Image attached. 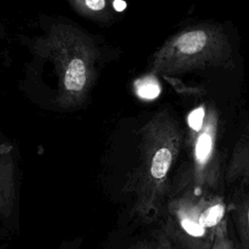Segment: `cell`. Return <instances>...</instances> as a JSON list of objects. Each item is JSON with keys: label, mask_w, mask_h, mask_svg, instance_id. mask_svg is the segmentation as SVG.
Masks as SVG:
<instances>
[{"label": "cell", "mask_w": 249, "mask_h": 249, "mask_svg": "<svg viewBox=\"0 0 249 249\" xmlns=\"http://www.w3.org/2000/svg\"><path fill=\"white\" fill-rule=\"evenodd\" d=\"M211 249H240L239 246L229 236L228 223L218 229Z\"/></svg>", "instance_id": "cell-10"}, {"label": "cell", "mask_w": 249, "mask_h": 249, "mask_svg": "<svg viewBox=\"0 0 249 249\" xmlns=\"http://www.w3.org/2000/svg\"><path fill=\"white\" fill-rule=\"evenodd\" d=\"M71 6L79 14L100 21L112 18L115 0H69Z\"/></svg>", "instance_id": "cell-5"}, {"label": "cell", "mask_w": 249, "mask_h": 249, "mask_svg": "<svg viewBox=\"0 0 249 249\" xmlns=\"http://www.w3.org/2000/svg\"><path fill=\"white\" fill-rule=\"evenodd\" d=\"M173 243L161 229L153 232L150 238L144 239L132 245L129 249H174Z\"/></svg>", "instance_id": "cell-8"}, {"label": "cell", "mask_w": 249, "mask_h": 249, "mask_svg": "<svg viewBox=\"0 0 249 249\" xmlns=\"http://www.w3.org/2000/svg\"><path fill=\"white\" fill-rule=\"evenodd\" d=\"M135 90L138 96L141 98L154 99L159 96L160 87L155 78L147 76L135 82Z\"/></svg>", "instance_id": "cell-9"}, {"label": "cell", "mask_w": 249, "mask_h": 249, "mask_svg": "<svg viewBox=\"0 0 249 249\" xmlns=\"http://www.w3.org/2000/svg\"><path fill=\"white\" fill-rule=\"evenodd\" d=\"M179 187L164 201L160 229L178 249H211L218 229L228 223L224 197L191 182Z\"/></svg>", "instance_id": "cell-1"}, {"label": "cell", "mask_w": 249, "mask_h": 249, "mask_svg": "<svg viewBox=\"0 0 249 249\" xmlns=\"http://www.w3.org/2000/svg\"><path fill=\"white\" fill-rule=\"evenodd\" d=\"M153 121L143 127L139 164L125 186L134 196L130 213L143 222L153 221L160 214L170 191L168 175L179 148L174 134L158 120Z\"/></svg>", "instance_id": "cell-2"}, {"label": "cell", "mask_w": 249, "mask_h": 249, "mask_svg": "<svg viewBox=\"0 0 249 249\" xmlns=\"http://www.w3.org/2000/svg\"><path fill=\"white\" fill-rule=\"evenodd\" d=\"M43 47L58 77V105H81L96 78L98 52L94 42L75 26L55 24L43 40Z\"/></svg>", "instance_id": "cell-3"}, {"label": "cell", "mask_w": 249, "mask_h": 249, "mask_svg": "<svg viewBox=\"0 0 249 249\" xmlns=\"http://www.w3.org/2000/svg\"><path fill=\"white\" fill-rule=\"evenodd\" d=\"M233 221L239 237V248L249 249V190L234 202Z\"/></svg>", "instance_id": "cell-6"}, {"label": "cell", "mask_w": 249, "mask_h": 249, "mask_svg": "<svg viewBox=\"0 0 249 249\" xmlns=\"http://www.w3.org/2000/svg\"><path fill=\"white\" fill-rule=\"evenodd\" d=\"M206 34L202 30L190 31L181 35L175 42V46L182 53L192 54L203 49L206 44Z\"/></svg>", "instance_id": "cell-7"}, {"label": "cell", "mask_w": 249, "mask_h": 249, "mask_svg": "<svg viewBox=\"0 0 249 249\" xmlns=\"http://www.w3.org/2000/svg\"><path fill=\"white\" fill-rule=\"evenodd\" d=\"M203 118H204L203 108L200 107V108L194 110L189 115V118H188V123H189V125L191 126V128H193L196 131H198L201 128Z\"/></svg>", "instance_id": "cell-11"}, {"label": "cell", "mask_w": 249, "mask_h": 249, "mask_svg": "<svg viewBox=\"0 0 249 249\" xmlns=\"http://www.w3.org/2000/svg\"><path fill=\"white\" fill-rule=\"evenodd\" d=\"M240 175H243L245 178L249 177V163H248V165H247L246 167H244L241 171H239V172L237 173V175L234 177V179H235V178H237V177H238V176H240Z\"/></svg>", "instance_id": "cell-13"}, {"label": "cell", "mask_w": 249, "mask_h": 249, "mask_svg": "<svg viewBox=\"0 0 249 249\" xmlns=\"http://www.w3.org/2000/svg\"><path fill=\"white\" fill-rule=\"evenodd\" d=\"M125 7H126V4L124 0H115L114 9L116 12H123Z\"/></svg>", "instance_id": "cell-12"}, {"label": "cell", "mask_w": 249, "mask_h": 249, "mask_svg": "<svg viewBox=\"0 0 249 249\" xmlns=\"http://www.w3.org/2000/svg\"><path fill=\"white\" fill-rule=\"evenodd\" d=\"M16 181L11 157L0 151V217L9 219L16 206Z\"/></svg>", "instance_id": "cell-4"}]
</instances>
